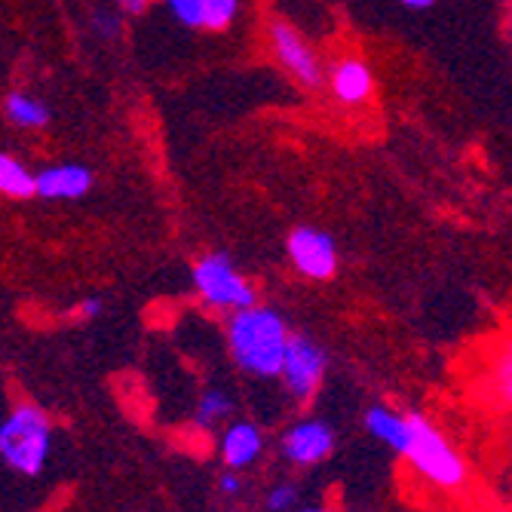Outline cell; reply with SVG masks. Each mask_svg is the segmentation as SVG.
Listing matches in <instances>:
<instances>
[{"label":"cell","mask_w":512,"mask_h":512,"mask_svg":"<svg viewBox=\"0 0 512 512\" xmlns=\"http://www.w3.org/2000/svg\"><path fill=\"white\" fill-rule=\"evenodd\" d=\"M96 28L102 31V34H117V19L114 16H108V13H102V16H96Z\"/></svg>","instance_id":"603a6c76"},{"label":"cell","mask_w":512,"mask_h":512,"mask_svg":"<svg viewBox=\"0 0 512 512\" xmlns=\"http://www.w3.org/2000/svg\"><path fill=\"white\" fill-rule=\"evenodd\" d=\"M335 451V430L325 421H298L279 439V454L295 467H316Z\"/></svg>","instance_id":"ba28073f"},{"label":"cell","mask_w":512,"mask_h":512,"mask_svg":"<svg viewBox=\"0 0 512 512\" xmlns=\"http://www.w3.org/2000/svg\"><path fill=\"white\" fill-rule=\"evenodd\" d=\"M408 439L402 457L421 473L430 485L442 491H457L467 485V460L451 445V439L421 411H408Z\"/></svg>","instance_id":"7a4b0ae2"},{"label":"cell","mask_w":512,"mask_h":512,"mask_svg":"<svg viewBox=\"0 0 512 512\" xmlns=\"http://www.w3.org/2000/svg\"><path fill=\"white\" fill-rule=\"evenodd\" d=\"M365 430L378 442H384L390 451L402 454L405 439H408V421H405L402 411H393L387 405H371L365 411Z\"/></svg>","instance_id":"7c38bea8"},{"label":"cell","mask_w":512,"mask_h":512,"mask_svg":"<svg viewBox=\"0 0 512 512\" xmlns=\"http://www.w3.org/2000/svg\"><path fill=\"white\" fill-rule=\"evenodd\" d=\"M92 188V172L77 163L50 166L34 175V194L46 200H80Z\"/></svg>","instance_id":"9c48e42d"},{"label":"cell","mask_w":512,"mask_h":512,"mask_svg":"<svg viewBox=\"0 0 512 512\" xmlns=\"http://www.w3.org/2000/svg\"><path fill=\"white\" fill-rule=\"evenodd\" d=\"M120 7L129 13V16H138V13H145L151 7V0H120Z\"/></svg>","instance_id":"7402d4cb"},{"label":"cell","mask_w":512,"mask_h":512,"mask_svg":"<svg viewBox=\"0 0 512 512\" xmlns=\"http://www.w3.org/2000/svg\"><path fill=\"white\" fill-rule=\"evenodd\" d=\"M194 289L203 298V304H209L212 310L221 313H237L255 304V289L249 279H243V273L234 267L227 255L212 252L203 255L194 264Z\"/></svg>","instance_id":"277c9868"},{"label":"cell","mask_w":512,"mask_h":512,"mask_svg":"<svg viewBox=\"0 0 512 512\" xmlns=\"http://www.w3.org/2000/svg\"><path fill=\"white\" fill-rule=\"evenodd\" d=\"M4 114L10 117V123H16L22 129H40V126H46V120H50V108L34 96H25V92H13V96L4 102Z\"/></svg>","instance_id":"5bb4252c"},{"label":"cell","mask_w":512,"mask_h":512,"mask_svg":"<svg viewBox=\"0 0 512 512\" xmlns=\"http://www.w3.org/2000/svg\"><path fill=\"white\" fill-rule=\"evenodd\" d=\"M295 506H298V488L292 482L270 488V494H267V509L270 512H292Z\"/></svg>","instance_id":"d6986e66"},{"label":"cell","mask_w":512,"mask_h":512,"mask_svg":"<svg viewBox=\"0 0 512 512\" xmlns=\"http://www.w3.org/2000/svg\"><path fill=\"white\" fill-rule=\"evenodd\" d=\"M335 99L344 105H362L375 96V74L362 59H341L329 74Z\"/></svg>","instance_id":"8fae6325"},{"label":"cell","mask_w":512,"mask_h":512,"mask_svg":"<svg viewBox=\"0 0 512 512\" xmlns=\"http://www.w3.org/2000/svg\"><path fill=\"white\" fill-rule=\"evenodd\" d=\"M169 13L188 28H203V10H200V0H166Z\"/></svg>","instance_id":"ac0fdd59"},{"label":"cell","mask_w":512,"mask_h":512,"mask_svg":"<svg viewBox=\"0 0 512 512\" xmlns=\"http://www.w3.org/2000/svg\"><path fill=\"white\" fill-rule=\"evenodd\" d=\"M494 393L500 402L512 405V341L500 350L497 362H494Z\"/></svg>","instance_id":"e0dca14e"},{"label":"cell","mask_w":512,"mask_h":512,"mask_svg":"<svg viewBox=\"0 0 512 512\" xmlns=\"http://www.w3.org/2000/svg\"><path fill=\"white\" fill-rule=\"evenodd\" d=\"M53 451V424L43 408L25 402L0 421V460L22 476H40Z\"/></svg>","instance_id":"3957f363"},{"label":"cell","mask_w":512,"mask_h":512,"mask_svg":"<svg viewBox=\"0 0 512 512\" xmlns=\"http://www.w3.org/2000/svg\"><path fill=\"white\" fill-rule=\"evenodd\" d=\"M200 10H203V28L224 31L237 19L240 0H200Z\"/></svg>","instance_id":"2e32d148"},{"label":"cell","mask_w":512,"mask_h":512,"mask_svg":"<svg viewBox=\"0 0 512 512\" xmlns=\"http://www.w3.org/2000/svg\"><path fill=\"white\" fill-rule=\"evenodd\" d=\"M289 325L270 307H246L230 313L227 322V350L230 359L237 362V368L249 378H279V365L286 356L289 344Z\"/></svg>","instance_id":"6da1fadb"},{"label":"cell","mask_w":512,"mask_h":512,"mask_svg":"<svg viewBox=\"0 0 512 512\" xmlns=\"http://www.w3.org/2000/svg\"><path fill=\"white\" fill-rule=\"evenodd\" d=\"M292 512H329L325 506H301V509H292Z\"/></svg>","instance_id":"d4e9b609"},{"label":"cell","mask_w":512,"mask_h":512,"mask_svg":"<svg viewBox=\"0 0 512 512\" xmlns=\"http://www.w3.org/2000/svg\"><path fill=\"white\" fill-rule=\"evenodd\" d=\"M264 454V433L252 421H237L230 424L221 436V460L227 470H243L258 463Z\"/></svg>","instance_id":"30bf717a"},{"label":"cell","mask_w":512,"mask_h":512,"mask_svg":"<svg viewBox=\"0 0 512 512\" xmlns=\"http://www.w3.org/2000/svg\"><path fill=\"white\" fill-rule=\"evenodd\" d=\"M99 313H102V301H99V298H86V301H80V304L74 307V316L83 319V322L96 319Z\"/></svg>","instance_id":"44dd1931"},{"label":"cell","mask_w":512,"mask_h":512,"mask_svg":"<svg viewBox=\"0 0 512 512\" xmlns=\"http://www.w3.org/2000/svg\"><path fill=\"white\" fill-rule=\"evenodd\" d=\"M325 368H329V356L310 335H289L286 356L279 365V381L295 402H310L319 393Z\"/></svg>","instance_id":"5b68a950"},{"label":"cell","mask_w":512,"mask_h":512,"mask_svg":"<svg viewBox=\"0 0 512 512\" xmlns=\"http://www.w3.org/2000/svg\"><path fill=\"white\" fill-rule=\"evenodd\" d=\"M402 7H408V10H430L436 0H399Z\"/></svg>","instance_id":"cb8c5ba5"},{"label":"cell","mask_w":512,"mask_h":512,"mask_svg":"<svg viewBox=\"0 0 512 512\" xmlns=\"http://www.w3.org/2000/svg\"><path fill=\"white\" fill-rule=\"evenodd\" d=\"M289 258L295 270L307 279H332L338 273V246L316 227H295L289 234Z\"/></svg>","instance_id":"52a82bcc"},{"label":"cell","mask_w":512,"mask_h":512,"mask_svg":"<svg viewBox=\"0 0 512 512\" xmlns=\"http://www.w3.org/2000/svg\"><path fill=\"white\" fill-rule=\"evenodd\" d=\"M243 488H246V482H243L240 470H224V473L218 476V491H221L224 497H237V494H243Z\"/></svg>","instance_id":"ffe728a7"},{"label":"cell","mask_w":512,"mask_h":512,"mask_svg":"<svg viewBox=\"0 0 512 512\" xmlns=\"http://www.w3.org/2000/svg\"><path fill=\"white\" fill-rule=\"evenodd\" d=\"M0 194L13 200L34 197V172L10 154H0Z\"/></svg>","instance_id":"4fadbf2b"},{"label":"cell","mask_w":512,"mask_h":512,"mask_svg":"<svg viewBox=\"0 0 512 512\" xmlns=\"http://www.w3.org/2000/svg\"><path fill=\"white\" fill-rule=\"evenodd\" d=\"M230 414H234V399H230L224 390H206L197 402V424L200 427H215Z\"/></svg>","instance_id":"9a60e30c"},{"label":"cell","mask_w":512,"mask_h":512,"mask_svg":"<svg viewBox=\"0 0 512 512\" xmlns=\"http://www.w3.org/2000/svg\"><path fill=\"white\" fill-rule=\"evenodd\" d=\"M267 34H270V50H273L276 62L283 65L301 86H307V89L322 86V80H325L322 62H319L316 50L307 43V37L298 28H292L283 19H273Z\"/></svg>","instance_id":"8992f818"}]
</instances>
